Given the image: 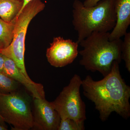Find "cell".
Masks as SVG:
<instances>
[{
	"label": "cell",
	"mask_w": 130,
	"mask_h": 130,
	"mask_svg": "<svg viewBox=\"0 0 130 130\" xmlns=\"http://www.w3.org/2000/svg\"><path fill=\"white\" fill-rule=\"evenodd\" d=\"M119 64L113 61L111 71L101 80L94 81L89 75L82 80L84 95L94 103L102 121L113 112L126 119L130 116V87L121 77Z\"/></svg>",
	"instance_id": "cell-1"
},
{
	"label": "cell",
	"mask_w": 130,
	"mask_h": 130,
	"mask_svg": "<svg viewBox=\"0 0 130 130\" xmlns=\"http://www.w3.org/2000/svg\"><path fill=\"white\" fill-rule=\"evenodd\" d=\"M109 32H94L82 40L79 44L83 49L78 52L81 56L79 64L87 71H98L103 76L111 71L115 61L121 62V39L110 41Z\"/></svg>",
	"instance_id": "cell-2"
},
{
	"label": "cell",
	"mask_w": 130,
	"mask_h": 130,
	"mask_svg": "<svg viewBox=\"0 0 130 130\" xmlns=\"http://www.w3.org/2000/svg\"><path fill=\"white\" fill-rule=\"evenodd\" d=\"M115 0H101L94 6L87 7L79 0L73 4L72 24L77 32L78 43L93 32H109L116 23Z\"/></svg>",
	"instance_id": "cell-3"
},
{
	"label": "cell",
	"mask_w": 130,
	"mask_h": 130,
	"mask_svg": "<svg viewBox=\"0 0 130 130\" xmlns=\"http://www.w3.org/2000/svg\"><path fill=\"white\" fill-rule=\"evenodd\" d=\"M45 7V4L41 0H32L28 3L17 16L11 43L0 50V53L13 61L20 71L30 80L31 79L26 72L24 62L26 35L31 20Z\"/></svg>",
	"instance_id": "cell-4"
},
{
	"label": "cell",
	"mask_w": 130,
	"mask_h": 130,
	"mask_svg": "<svg viewBox=\"0 0 130 130\" xmlns=\"http://www.w3.org/2000/svg\"><path fill=\"white\" fill-rule=\"evenodd\" d=\"M30 96L22 90L9 94L0 93V115L12 129H32L33 126Z\"/></svg>",
	"instance_id": "cell-5"
},
{
	"label": "cell",
	"mask_w": 130,
	"mask_h": 130,
	"mask_svg": "<svg viewBox=\"0 0 130 130\" xmlns=\"http://www.w3.org/2000/svg\"><path fill=\"white\" fill-rule=\"evenodd\" d=\"M82 83L80 77L74 74L69 84L52 102L61 119L69 118L78 123H84L86 119V105L80 95Z\"/></svg>",
	"instance_id": "cell-6"
},
{
	"label": "cell",
	"mask_w": 130,
	"mask_h": 130,
	"mask_svg": "<svg viewBox=\"0 0 130 130\" xmlns=\"http://www.w3.org/2000/svg\"><path fill=\"white\" fill-rule=\"evenodd\" d=\"M79 43L71 39L58 37L54 38L47 50L49 63L55 67H62L71 64L77 57Z\"/></svg>",
	"instance_id": "cell-7"
},
{
	"label": "cell",
	"mask_w": 130,
	"mask_h": 130,
	"mask_svg": "<svg viewBox=\"0 0 130 130\" xmlns=\"http://www.w3.org/2000/svg\"><path fill=\"white\" fill-rule=\"evenodd\" d=\"M32 129L58 130L60 117L52 102L44 98H32Z\"/></svg>",
	"instance_id": "cell-8"
},
{
	"label": "cell",
	"mask_w": 130,
	"mask_h": 130,
	"mask_svg": "<svg viewBox=\"0 0 130 130\" xmlns=\"http://www.w3.org/2000/svg\"><path fill=\"white\" fill-rule=\"evenodd\" d=\"M2 73L21 84L29 92L32 98H45L42 85L28 79L20 71L13 61L6 56Z\"/></svg>",
	"instance_id": "cell-9"
},
{
	"label": "cell",
	"mask_w": 130,
	"mask_h": 130,
	"mask_svg": "<svg viewBox=\"0 0 130 130\" xmlns=\"http://www.w3.org/2000/svg\"><path fill=\"white\" fill-rule=\"evenodd\" d=\"M115 9L116 23L109 32L110 41L121 39L127 32L130 24V0H115Z\"/></svg>",
	"instance_id": "cell-10"
},
{
	"label": "cell",
	"mask_w": 130,
	"mask_h": 130,
	"mask_svg": "<svg viewBox=\"0 0 130 130\" xmlns=\"http://www.w3.org/2000/svg\"><path fill=\"white\" fill-rule=\"evenodd\" d=\"M23 5L22 0H0V18L10 22L19 13Z\"/></svg>",
	"instance_id": "cell-11"
},
{
	"label": "cell",
	"mask_w": 130,
	"mask_h": 130,
	"mask_svg": "<svg viewBox=\"0 0 130 130\" xmlns=\"http://www.w3.org/2000/svg\"><path fill=\"white\" fill-rule=\"evenodd\" d=\"M16 18L17 16L10 22L0 18V50L6 48L11 43Z\"/></svg>",
	"instance_id": "cell-12"
},
{
	"label": "cell",
	"mask_w": 130,
	"mask_h": 130,
	"mask_svg": "<svg viewBox=\"0 0 130 130\" xmlns=\"http://www.w3.org/2000/svg\"><path fill=\"white\" fill-rule=\"evenodd\" d=\"M21 86L18 81L0 72V93L9 94L21 89Z\"/></svg>",
	"instance_id": "cell-13"
},
{
	"label": "cell",
	"mask_w": 130,
	"mask_h": 130,
	"mask_svg": "<svg viewBox=\"0 0 130 130\" xmlns=\"http://www.w3.org/2000/svg\"><path fill=\"white\" fill-rule=\"evenodd\" d=\"M121 45V58L125 63L126 68L130 72V33L126 32Z\"/></svg>",
	"instance_id": "cell-14"
},
{
	"label": "cell",
	"mask_w": 130,
	"mask_h": 130,
	"mask_svg": "<svg viewBox=\"0 0 130 130\" xmlns=\"http://www.w3.org/2000/svg\"><path fill=\"white\" fill-rule=\"evenodd\" d=\"M84 123H77L69 118L60 119L58 130H84Z\"/></svg>",
	"instance_id": "cell-15"
},
{
	"label": "cell",
	"mask_w": 130,
	"mask_h": 130,
	"mask_svg": "<svg viewBox=\"0 0 130 130\" xmlns=\"http://www.w3.org/2000/svg\"><path fill=\"white\" fill-rule=\"evenodd\" d=\"M101 1V0H85L83 3L85 6L90 7L95 6Z\"/></svg>",
	"instance_id": "cell-16"
},
{
	"label": "cell",
	"mask_w": 130,
	"mask_h": 130,
	"mask_svg": "<svg viewBox=\"0 0 130 130\" xmlns=\"http://www.w3.org/2000/svg\"><path fill=\"white\" fill-rule=\"evenodd\" d=\"M5 56L0 53V72L2 73L4 68Z\"/></svg>",
	"instance_id": "cell-17"
},
{
	"label": "cell",
	"mask_w": 130,
	"mask_h": 130,
	"mask_svg": "<svg viewBox=\"0 0 130 130\" xmlns=\"http://www.w3.org/2000/svg\"><path fill=\"white\" fill-rule=\"evenodd\" d=\"M0 125L2 126L5 128L8 129V126L6 124V122L4 121V119L2 117V116L0 115Z\"/></svg>",
	"instance_id": "cell-18"
},
{
	"label": "cell",
	"mask_w": 130,
	"mask_h": 130,
	"mask_svg": "<svg viewBox=\"0 0 130 130\" xmlns=\"http://www.w3.org/2000/svg\"><path fill=\"white\" fill-rule=\"evenodd\" d=\"M23 1V7H22V9H21V11H20V12L19 13L18 15L21 12V11L23 10V9L24 8V7L26 5H27V4L29 3L31 1H32V0H22ZM17 15V16H18Z\"/></svg>",
	"instance_id": "cell-19"
},
{
	"label": "cell",
	"mask_w": 130,
	"mask_h": 130,
	"mask_svg": "<svg viewBox=\"0 0 130 130\" xmlns=\"http://www.w3.org/2000/svg\"><path fill=\"white\" fill-rule=\"evenodd\" d=\"M7 129L5 128V127H3L2 126L0 125V130H7Z\"/></svg>",
	"instance_id": "cell-20"
}]
</instances>
